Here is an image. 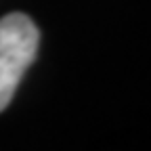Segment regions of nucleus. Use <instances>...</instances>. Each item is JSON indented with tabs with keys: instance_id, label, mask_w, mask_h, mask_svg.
<instances>
[{
	"instance_id": "1",
	"label": "nucleus",
	"mask_w": 151,
	"mask_h": 151,
	"mask_svg": "<svg viewBox=\"0 0 151 151\" xmlns=\"http://www.w3.org/2000/svg\"><path fill=\"white\" fill-rule=\"evenodd\" d=\"M40 34L23 13L0 19V111L6 109L25 69L38 52Z\"/></svg>"
}]
</instances>
